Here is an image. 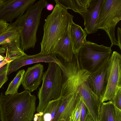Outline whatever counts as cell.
Here are the masks:
<instances>
[{"label": "cell", "mask_w": 121, "mask_h": 121, "mask_svg": "<svg viewBox=\"0 0 121 121\" xmlns=\"http://www.w3.org/2000/svg\"><path fill=\"white\" fill-rule=\"evenodd\" d=\"M36 97L28 91L9 95H0L1 121H32Z\"/></svg>", "instance_id": "obj_1"}, {"label": "cell", "mask_w": 121, "mask_h": 121, "mask_svg": "<svg viewBox=\"0 0 121 121\" xmlns=\"http://www.w3.org/2000/svg\"><path fill=\"white\" fill-rule=\"evenodd\" d=\"M73 17L67 10L56 4L52 13L45 20L40 53L53 54L55 47L73 21Z\"/></svg>", "instance_id": "obj_2"}, {"label": "cell", "mask_w": 121, "mask_h": 121, "mask_svg": "<svg viewBox=\"0 0 121 121\" xmlns=\"http://www.w3.org/2000/svg\"><path fill=\"white\" fill-rule=\"evenodd\" d=\"M48 4L45 0H39L29 8L12 24L17 29L21 42V48L26 51L34 48L37 40V32L43 9Z\"/></svg>", "instance_id": "obj_3"}, {"label": "cell", "mask_w": 121, "mask_h": 121, "mask_svg": "<svg viewBox=\"0 0 121 121\" xmlns=\"http://www.w3.org/2000/svg\"><path fill=\"white\" fill-rule=\"evenodd\" d=\"M48 63L47 70L43 73L42 85L38 92L39 101L36 109L37 113L42 112L51 100L58 99L62 88L63 78L60 66L54 62Z\"/></svg>", "instance_id": "obj_4"}, {"label": "cell", "mask_w": 121, "mask_h": 121, "mask_svg": "<svg viewBox=\"0 0 121 121\" xmlns=\"http://www.w3.org/2000/svg\"><path fill=\"white\" fill-rule=\"evenodd\" d=\"M112 52L110 47L86 41L78 53L80 67L91 73L94 72L109 59Z\"/></svg>", "instance_id": "obj_5"}, {"label": "cell", "mask_w": 121, "mask_h": 121, "mask_svg": "<svg viewBox=\"0 0 121 121\" xmlns=\"http://www.w3.org/2000/svg\"><path fill=\"white\" fill-rule=\"evenodd\" d=\"M121 20V0H103L98 21V29L104 30L110 40L111 48L118 46L115 35L116 25Z\"/></svg>", "instance_id": "obj_6"}, {"label": "cell", "mask_w": 121, "mask_h": 121, "mask_svg": "<svg viewBox=\"0 0 121 121\" xmlns=\"http://www.w3.org/2000/svg\"><path fill=\"white\" fill-rule=\"evenodd\" d=\"M106 80L102 103L112 100L121 88V55L117 51H114L109 59Z\"/></svg>", "instance_id": "obj_7"}, {"label": "cell", "mask_w": 121, "mask_h": 121, "mask_svg": "<svg viewBox=\"0 0 121 121\" xmlns=\"http://www.w3.org/2000/svg\"><path fill=\"white\" fill-rule=\"evenodd\" d=\"M36 0H4L0 7V20L12 22L23 15Z\"/></svg>", "instance_id": "obj_8"}, {"label": "cell", "mask_w": 121, "mask_h": 121, "mask_svg": "<svg viewBox=\"0 0 121 121\" xmlns=\"http://www.w3.org/2000/svg\"><path fill=\"white\" fill-rule=\"evenodd\" d=\"M78 92L93 121H99L100 110L102 103L100 99L92 91L86 81L79 85Z\"/></svg>", "instance_id": "obj_9"}, {"label": "cell", "mask_w": 121, "mask_h": 121, "mask_svg": "<svg viewBox=\"0 0 121 121\" xmlns=\"http://www.w3.org/2000/svg\"><path fill=\"white\" fill-rule=\"evenodd\" d=\"M59 60V59L55 54L45 55L39 53L31 56L26 54L19 57L9 63L7 74L8 76L24 66L41 62L49 63L53 62L58 64Z\"/></svg>", "instance_id": "obj_10"}, {"label": "cell", "mask_w": 121, "mask_h": 121, "mask_svg": "<svg viewBox=\"0 0 121 121\" xmlns=\"http://www.w3.org/2000/svg\"><path fill=\"white\" fill-rule=\"evenodd\" d=\"M109 59L97 70L91 73L86 80L91 90L101 101L107 84L106 74Z\"/></svg>", "instance_id": "obj_11"}, {"label": "cell", "mask_w": 121, "mask_h": 121, "mask_svg": "<svg viewBox=\"0 0 121 121\" xmlns=\"http://www.w3.org/2000/svg\"><path fill=\"white\" fill-rule=\"evenodd\" d=\"M102 1L91 0L87 10L80 14L84 19V30L87 34H94L98 30V21Z\"/></svg>", "instance_id": "obj_12"}, {"label": "cell", "mask_w": 121, "mask_h": 121, "mask_svg": "<svg viewBox=\"0 0 121 121\" xmlns=\"http://www.w3.org/2000/svg\"><path fill=\"white\" fill-rule=\"evenodd\" d=\"M43 69V65L40 63L37 64L27 69L22 83L25 90L31 93L37 90L42 80Z\"/></svg>", "instance_id": "obj_13"}, {"label": "cell", "mask_w": 121, "mask_h": 121, "mask_svg": "<svg viewBox=\"0 0 121 121\" xmlns=\"http://www.w3.org/2000/svg\"><path fill=\"white\" fill-rule=\"evenodd\" d=\"M61 98V104L53 121H58L60 119L71 121L73 111L80 99L78 91Z\"/></svg>", "instance_id": "obj_14"}, {"label": "cell", "mask_w": 121, "mask_h": 121, "mask_svg": "<svg viewBox=\"0 0 121 121\" xmlns=\"http://www.w3.org/2000/svg\"><path fill=\"white\" fill-rule=\"evenodd\" d=\"M71 22L55 47L53 52V54L58 55L63 59L68 62L72 60L74 54L70 36Z\"/></svg>", "instance_id": "obj_15"}, {"label": "cell", "mask_w": 121, "mask_h": 121, "mask_svg": "<svg viewBox=\"0 0 121 121\" xmlns=\"http://www.w3.org/2000/svg\"><path fill=\"white\" fill-rule=\"evenodd\" d=\"M99 121H121V110L114 105L112 100L103 103Z\"/></svg>", "instance_id": "obj_16"}, {"label": "cell", "mask_w": 121, "mask_h": 121, "mask_svg": "<svg viewBox=\"0 0 121 121\" xmlns=\"http://www.w3.org/2000/svg\"><path fill=\"white\" fill-rule=\"evenodd\" d=\"M70 36L74 54H78L79 50L86 41L87 34L80 26L74 23H71Z\"/></svg>", "instance_id": "obj_17"}, {"label": "cell", "mask_w": 121, "mask_h": 121, "mask_svg": "<svg viewBox=\"0 0 121 121\" xmlns=\"http://www.w3.org/2000/svg\"><path fill=\"white\" fill-rule=\"evenodd\" d=\"M62 99L52 100L43 111L34 115V121H53L60 105Z\"/></svg>", "instance_id": "obj_18"}, {"label": "cell", "mask_w": 121, "mask_h": 121, "mask_svg": "<svg viewBox=\"0 0 121 121\" xmlns=\"http://www.w3.org/2000/svg\"><path fill=\"white\" fill-rule=\"evenodd\" d=\"M1 46L6 51L5 58L10 61L26 55L21 48L20 36L9 41Z\"/></svg>", "instance_id": "obj_19"}, {"label": "cell", "mask_w": 121, "mask_h": 121, "mask_svg": "<svg viewBox=\"0 0 121 121\" xmlns=\"http://www.w3.org/2000/svg\"><path fill=\"white\" fill-rule=\"evenodd\" d=\"M57 4L66 10L68 9L81 13L86 12L91 0H55Z\"/></svg>", "instance_id": "obj_20"}, {"label": "cell", "mask_w": 121, "mask_h": 121, "mask_svg": "<svg viewBox=\"0 0 121 121\" xmlns=\"http://www.w3.org/2000/svg\"><path fill=\"white\" fill-rule=\"evenodd\" d=\"M25 71L24 69L19 70L15 77L9 84L5 93V95H14L18 93V88L22 84Z\"/></svg>", "instance_id": "obj_21"}, {"label": "cell", "mask_w": 121, "mask_h": 121, "mask_svg": "<svg viewBox=\"0 0 121 121\" xmlns=\"http://www.w3.org/2000/svg\"><path fill=\"white\" fill-rule=\"evenodd\" d=\"M19 36L17 28L11 23L9 24L6 30L0 35V45Z\"/></svg>", "instance_id": "obj_22"}, {"label": "cell", "mask_w": 121, "mask_h": 121, "mask_svg": "<svg viewBox=\"0 0 121 121\" xmlns=\"http://www.w3.org/2000/svg\"><path fill=\"white\" fill-rule=\"evenodd\" d=\"M80 97L72 114L71 121H80L81 104Z\"/></svg>", "instance_id": "obj_23"}, {"label": "cell", "mask_w": 121, "mask_h": 121, "mask_svg": "<svg viewBox=\"0 0 121 121\" xmlns=\"http://www.w3.org/2000/svg\"><path fill=\"white\" fill-rule=\"evenodd\" d=\"M80 101L81 104L80 121H85L87 116L90 115L89 113L88 109L80 98Z\"/></svg>", "instance_id": "obj_24"}, {"label": "cell", "mask_w": 121, "mask_h": 121, "mask_svg": "<svg viewBox=\"0 0 121 121\" xmlns=\"http://www.w3.org/2000/svg\"><path fill=\"white\" fill-rule=\"evenodd\" d=\"M112 100L114 105L121 110V88L119 90L116 96Z\"/></svg>", "instance_id": "obj_25"}, {"label": "cell", "mask_w": 121, "mask_h": 121, "mask_svg": "<svg viewBox=\"0 0 121 121\" xmlns=\"http://www.w3.org/2000/svg\"><path fill=\"white\" fill-rule=\"evenodd\" d=\"M7 72V71L0 75V89L8 80Z\"/></svg>", "instance_id": "obj_26"}, {"label": "cell", "mask_w": 121, "mask_h": 121, "mask_svg": "<svg viewBox=\"0 0 121 121\" xmlns=\"http://www.w3.org/2000/svg\"><path fill=\"white\" fill-rule=\"evenodd\" d=\"M9 24L8 22L0 20V35L6 30Z\"/></svg>", "instance_id": "obj_27"}, {"label": "cell", "mask_w": 121, "mask_h": 121, "mask_svg": "<svg viewBox=\"0 0 121 121\" xmlns=\"http://www.w3.org/2000/svg\"><path fill=\"white\" fill-rule=\"evenodd\" d=\"M117 42L118 44V47L121 50V29L118 27L117 28Z\"/></svg>", "instance_id": "obj_28"}, {"label": "cell", "mask_w": 121, "mask_h": 121, "mask_svg": "<svg viewBox=\"0 0 121 121\" xmlns=\"http://www.w3.org/2000/svg\"><path fill=\"white\" fill-rule=\"evenodd\" d=\"M9 63L5 65L0 68V75L7 71Z\"/></svg>", "instance_id": "obj_29"}, {"label": "cell", "mask_w": 121, "mask_h": 121, "mask_svg": "<svg viewBox=\"0 0 121 121\" xmlns=\"http://www.w3.org/2000/svg\"><path fill=\"white\" fill-rule=\"evenodd\" d=\"M11 61L7 59H5L3 60L0 61V68L10 62Z\"/></svg>", "instance_id": "obj_30"}, {"label": "cell", "mask_w": 121, "mask_h": 121, "mask_svg": "<svg viewBox=\"0 0 121 121\" xmlns=\"http://www.w3.org/2000/svg\"><path fill=\"white\" fill-rule=\"evenodd\" d=\"M46 7L47 10L49 11H53L54 8V5L51 4H48Z\"/></svg>", "instance_id": "obj_31"}, {"label": "cell", "mask_w": 121, "mask_h": 121, "mask_svg": "<svg viewBox=\"0 0 121 121\" xmlns=\"http://www.w3.org/2000/svg\"><path fill=\"white\" fill-rule=\"evenodd\" d=\"M5 50L1 46L0 47V54L4 56H5L4 54H5Z\"/></svg>", "instance_id": "obj_32"}, {"label": "cell", "mask_w": 121, "mask_h": 121, "mask_svg": "<svg viewBox=\"0 0 121 121\" xmlns=\"http://www.w3.org/2000/svg\"><path fill=\"white\" fill-rule=\"evenodd\" d=\"M5 58V56H4L0 54V61L4 60Z\"/></svg>", "instance_id": "obj_33"}, {"label": "cell", "mask_w": 121, "mask_h": 121, "mask_svg": "<svg viewBox=\"0 0 121 121\" xmlns=\"http://www.w3.org/2000/svg\"><path fill=\"white\" fill-rule=\"evenodd\" d=\"M4 0H0V7L1 5Z\"/></svg>", "instance_id": "obj_34"}, {"label": "cell", "mask_w": 121, "mask_h": 121, "mask_svg": "<svg viewBox=\"0 0 121 121\" xmlns=\"http://www.w3.org/2000/svg\"><path fill=\"white\" fill-rule=\"evenodd\" d=\"M58 121H65V120L63 119H60Z\"/></svg>", "instance_id": "obj_35"}, {"label": "cell", "mask_w": 121, "mask_h": 121, "mask_svg": "<svg viewBox=\"0 0 121 121\" xmlns=\"http://www.w3.org/2000/svg\"><path fill=\"white\" fill-rule=\"evenodd\" d=\"M0 121H1L0 120Z\"/></svg>", "instance_id": "obj_36"}]
</instances>
